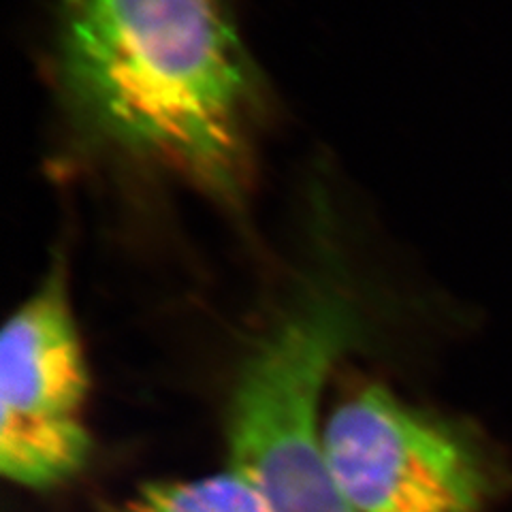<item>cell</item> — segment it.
Instances as JSON below:
<instances>
[{
	"label": "cell",
	"instance_id": "cell-1",
	"mask_svg": "<svg viewBox=\"0 0 512 512\" xmlns=\"http://www.w3.org/2000/svg\"><path fill=\"white\" fill-rule=\"evenodd\" d=\"M54 79L92 150L237 205L267 99L233 0H58Z\"/></svg>",
	"mask_w": 512,
	"mask_h": 512
},
{
	"label": "cell",
	"instance_id": "cell-2",
	"mask_svg": "<svg viewBox=\"0 0 512 512\" xmlns=\"http://www.w3.org/2000/svg\"><path fill=\"white\" fill-rule=\"evenodd\" d=\"M357 314L335 286H310L252 344L227 406L229 468L271 512H352L335 483L320 402Z\"/></svg>",
	"mask_w": 512,
	"mask_h": 512
},
{
	"label": "cell",
	"instance_id": "cell-3",
	"mask_svg": "<svg viewBox=\"0 0 512 512\" xmlns=\"http://www.w3.org/2000/svg\"><path fill=\"white\" fill-rule=\"evenodd\" d=\"M88 389L67 269L54 263L0 340V470L7 480L50 489L86 468Z\"/></svg>",
	"mask_w": 512,
	"mask_h": 512
},
{
	"label": "cell",
	"instance_id": "cell-4",
	"mask_svg": "<svg viewBox=\"0 0 512 512\" xmlns=\"http://www.w3.org/2000/svg\"><path fill=\"white\" fill-rule=\"evenodd\" d=\"M323 440L352 512H485L489 472L474 442L378 382L329 410Z\"/></svg>",
	"mask_w": 512,
	"mask_h": 512
},
{
	"label": "cell",
	"instance_id": "cell-5",
	"mask_svg": "<svg viewBox=\"0 0 512 512\" xmlns=\"http://www.w3.org/2000/svg\"><path fill=\"white\" fill-rule=\"evenodd\" d=\"M107 512H271L248 480L227 468L222 472L165 483L141 485Z\"/></svg>",
	"mask_w": 512,
	"mask_h": 512
}]
</instances>
